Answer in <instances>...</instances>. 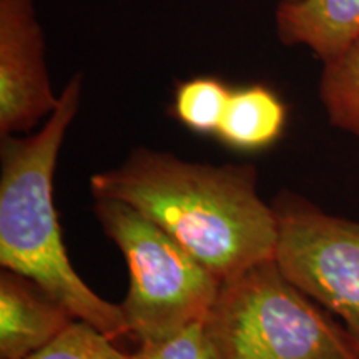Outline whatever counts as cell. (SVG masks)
<instances>
[{
	"mask_svg": "<svg viewBox=\"0 0 359 359\" xmlns=\"http://www.w3.org/2000/svg\"><path fill=\"white\" fill-rule=\"evenodd\" d=\"M98 198L123 201L160 226L219 281L275 259L278 218L251 165H212L138 147L120 167L92 175Z\"/></svg>",
	"mask_w": 359,
	"mask_h": 359,
	"instance_id": "obj_1",
	"label": "cell"
},
{
	"mask_svg": "<svg viewBox=\"0 0 359 359\" xmlns=\"http://www.w3.org/2000/svg\"><path fill=\"white\" fill-rule=\"evenodd\" d=\"M82 87L75 74L35 133L0 137V264L39 283L79 321L115 341L128 336L122 308L98 296L72 266L53 205V173Z\"/></svg>",
	"mask_w": 359,
	"mask_h": 359,
	"instance_id": "obj_2",
	"label": "cell"
},
{
	"mask_svg": "<svg viewBox=\"0 0 359 359\" xmlns=\"http://www.w3.org/2000/svg\"><path fill=\"white\" fill-rule=\"evenodd\" d=\"M321 308L268 259L222 283L205 326L222 359H359L349 331Z\"/></svg>",
	"mask_w": 359,
	"mask_h": 359,
	"instance_id": "obj_3",
	"label": "cell"
},
{
	"mask_svg": "<svg viewBox=\"0 0 359 359\" xmlns=\"http://www.w3.org/2000/svg\"><path fill=\"white\" fill-rule=\"evenodd\" d=\"M95 217L128 266L120 303L128 336L138 343L161 339L205 321L222 288L217 275L123 201L98 198Z\"/></svg>",
	"mask_w": 359,
	"mask_h": 359,
	"instance_id": "obj_4",
	"label": "cell"
},
{
	"mask_svg": "<svg viewBox=\"0 0 359 359\" xmlns=\"http://www.w3.org/2000/svg\"><path fill=\"white\" fill-rule=\"evenodd\" d=\"M271 205L281 271L338 316L359 346V222L323 212L291 191Z\"/></svg>",
	"mask_w": 359,
	"mask_h": 359,
	"instance_id": "obj_5",
	"label": "cell"
},
{
	"mask_svg": "<svg viewBox=\"0 0 359 359\" xmlns=\"http://www.w3.org/2000/svg\"><path fill=\"white\" fill-rule=\"evenodd\" d=\"M58 102L35 0H0V137L29 133Z\"/></svg>",
	"mask_w": 359,
	"mask_h": 359,
	"instance_id": "obj_6",
	"label": "cell"
},
{
	"mask_svg": "<svg viewBox=\"0 0 359 359\" xmlns=\"http://www.w3.org/2000/svg\"><path fill=\"white\" fill-rule=\"evenodd\" d=\"M77 318L39 283L0 271V358L27 359L57 339Z\"/></svg>",
	"mask_w": 359,
	"mask_h": 359,
	"instance_id": "obj_7",
	"label": "cell"
},
{
	"mask_svg": "<svg viewBox=\"0 0 359 359\" xmlns=\"http://www.w3.org/2000/svg\"><path fill=\"white\" fill-rule=\"evenodd\" d=\"M275 34L286 47H304L327 62L359 37V0H298L280 2Z\"/></svg>",
	"mask_w": 359,
	"mask_h": 359,
	"instance_id": "obj_8",
	"label": "cell"
},
{
	"mask_svg": "<svg viewBox=\"0 0 359 359\" xmlns=\"http://www.w3.org/2000/svg\"><path fill=\"white\" fill-rule=\"evenodd\" d=\"M288 107L263 83L231 88L230 100L217 130L218 140L240 151L271 147L285 132Z\"/></svg>",
	"mask_w": 359,
	"mask_h": 359,
	"instance_id": "obj_9",
	"label": "cell"
},
{
	"mask_svg": "<svg viewBox=\"0 0 359 359\" xmlns=\"http://www.w3.org/2000/svg\"><path fill=\"white\" fill-rule=\"evenodd\" d=\"M318 93L327 122L359 138V37L338 57L323 62Z\"/></svg>",
	"mask_w": 359,
	"mask_h": 359,
	"instance_id": "obj_10",
	"label": "cell"
},
{
	"mask_svg": "<svg viewBox=\"0 0 359 359\" xmlns=\"http://www.w3.org/2000/svg\"><path fill=\"white\" fill-rule=\"evenodd\" d=\"M231 88L217 77H193L177 85L173 114L188 130L215 135L230 100Z\"/></svg>",
	"mask_w": 359,
	"mask_h": 359,
	"instance_id": "obj_11",
	"label": "cell"
},
{
	"mask_svg": "<svg viewBox=\"0 0 359 359\" xmlns=\"http://www.w3.org/2000/svg\"><path fill=\"white\" fill-rule=\"evenodd\" d=\"M27 359H132V356L120 351L109 336L77 320L57 339Z\"/></svg>",
	"mask_w": 359,
	"mask_h": 359,
	"instance_id": "obj_12",
	"label": "cell"
},
{
	"mask_svg": "<svg viewBox=\"0 0 359 359\" xmlns=\"http://www.w3.org/2000/svg\"><path fill=\"white\" fill-rule=\"evenodd\" d=\"M132 359H222L205 321L193 323L161 339L140 341Z\"/></svg>",
	"mask_w": 359,
	"mask_h": 359,
	"instance_id": "obj_13",
	"label": "cell"
},
{
	"mask_svg": "<svg viewBox=\"0 0 359 359\" xmlns=\"http://www.w3.org/2000/svg\"><path fill=\"white\" fill-rule=\"evenodd\" d=\"M280 2H298V0H280Z\"/></svg>",
	"mask_w": 359,
	"mask_h": 359,
	"instance_id": "obj_14",
	"label": "cell"
}]
</instances>
